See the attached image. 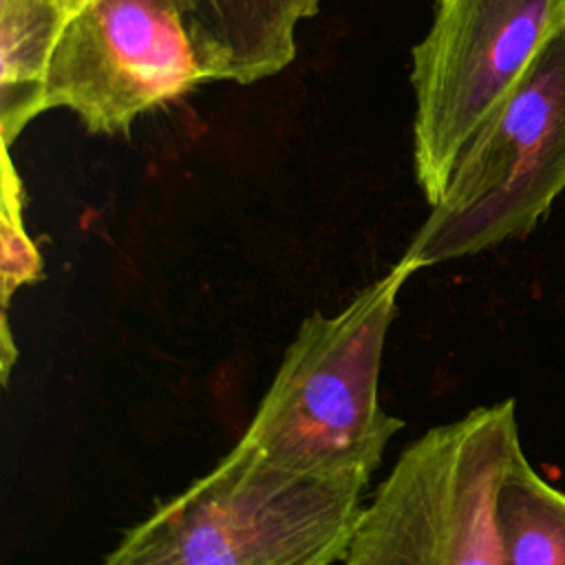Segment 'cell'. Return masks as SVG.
Masks as SVG:
<instances>
[{
	"label": "cell",
	"mask_w": 565,
	"mask_h": 565,
	"mask_svg": "<svg viewBox=\"0 0 565 565\" xmlns=\"http://www.w3.org/2000/svg\"><path fill=\"white\" fill-rule=\"evenodd\" d=\"M194 13V0H73L44 110L66 108L90 135H119L148 110L218 82Z\"/></svg>",
	"instance_id": "obj_6"
},
{
	"label": "cell",
	"mask_w": 565,
	"mask_h": 565,
	"mask_svg": "<svg viewBox=\"0 0 565 565\" xmlns=\"http://www.w3.org/2000/svg\"><path fill=\"white\" fill-rule=\"evenodd\" d=\"M62 2H64V4H66V9H68V4H71L73 0H62Z\"/></svg>",
	"instance_id": "obj_11"
},
{
	"label": "cell",
	"mask_w": 565,
	"mask_h": 565,
	"mask_svg": "<svg viewBox=\"0 0 565 565\" xmlns=\"http://www.w3.org/2000/svg\"><path fill=\"white\" fill-rule=\"evenodd\" d=\"M565 192V29L461 152L402 258L417 269L527 236Z\"/></svg>",
	"instance_id": "obj_4"
},
{
	"label": "cell",
	"mask_w": 565,
	"mask_h": 565,
	"mask_svg": "<svg viewBox=\"0 0 565 565\" xmlns=\"http://www.w3.org/2000/svg\"><path fill=\"white\" fill-rule=\"evenodd\" d=\"M494 519L503 565H565V492L532 468L523 448L503 472Z\"/></svg>",
	"instance_id": "obj_9"
},
{
	"label": "cell",
	"mask_w": 565,
	"mask_h": 565,
	"mask_svg": "<svg viewBox=\"0 0 565 565\" xmlns=\"http://www.w3.org/2000/svg\"><path fill=\"white\" fill-rule=\"evenodd\" d=\"M201 46L218 79L241 86L282 73L296 57V29L320 0H194Z\"/></svg>",
	"instance_id": "obj_7"
},
{
	"label": "cell",
	"mask_w": 565,
	"mask_h": 565,
	"mask_svg": "<svg viewBox=\"0 0 565 565\" xmlns=\"http://www.w3.org/2000/svg\"><path fill=\"white\" fill-rule=\"evenodd\" d=\"M519 450L514 399L426 430L362 508L342 565H503L494 501Z\"/></svg>",
	"instance_id": "obj_3"
},
{
	"label": "cell",
	"mask_w": 565,
	"mask_h": 565,
	"mask_svg": "<svg viewBox=\"0 0 565 565\" xmlns=\"http://www.w3.org/2000/svg\"><path fill=\"white\" fill-rule=\"evenodd\" d=\"M565 29V0H435L411 51L413 166L428 207L534 55Z\"/></svg>",
	"instance_id": "obj_5"
},
{
	"label": "cell",
	"mask_w": 565,
	"mask_h": 565,
	"mask_svg": "<svg viewBox=\"0 0 565 565\" xmlns=\"http://www.w3.org/2000/svg\"><path fill=\"white\" fill-rule=\"evenodd\" d=\"M415 271L399 258L338 313L305 318L238 441L282 468L366 488L404 426L380 404V369L397 296Z\"/></svg>",
	"instance_id": "obj_1"
},
{
	"label": "cell",
	"mask_w": 565,
	"mask_h": 565,
	"mask_svg": "<svg viewBox=\"0 0 565 565\" xmlns=\"http://www.w3.org/2000/svg\"><path fill=\"white\" fill-rule=\"evenodd\" d=\"M24 207V192L18 170L9 157V148L2 152V212H0V234H2V338L9 335L7 309L13 291L22 285L35 282L42 276V258L35 243L29 238L22 218Z\"/></svg>",
	"instance_id": "obj_10"
},
{
	"label": "cell",
	"mask_w": 565,
	"mask_h": 565,
	"mask_svg": "<svg viewBox=\"0 0 565 565\" xmlns=\"http://www.w3.org/2000/svg\"><path fill=\"white\" fill-rule=\"evenodd\" d=\"M62 0H0V130L2 146L44 113V86L66 22Z\"/></svg>",
	"instance_id": "obj_8"
},
{
	"label": "cell",
	"mask_w": 565,
	"mask_h": 565,
	"mask_svg": "<svg viewBox=\"0 0 565 565\" xmlns=\"http://www.w3.org/2000/svg\"><path fill=\"white\" fill-rule=\"evenodd\" d=\"M364 486L282 468L236 446L130 527L104 565H333Z\"/></svg>",
	"instance_id": "obj_2"
}]
</instances>
